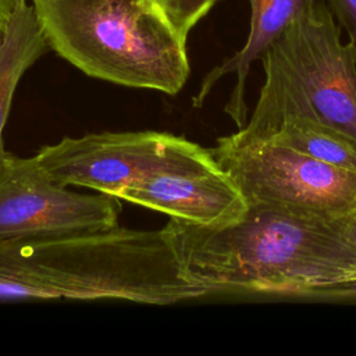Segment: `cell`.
Returning a JSON list of instances; mask_svg holds the SVG:
<instances>
[{
	"mask_svg": "<svg viewBox=\"0 0 356 356\" xmlns=\"http://www.w3.org/2000/svg\"><path fill=\"white\" fill-rule=\"evenodd\" d=\"M164 229L182 274L206 296L300 299L313 289L356 281V250L342 218L249 206L227 227L204 228L170 218Z\"/></svg>",
	"mask_w": 356,
	"mask_h": 356,
	"instance_id": "1",
	"label": "cell"
},
{
	"mask_svg": "<svg viewBox=\"0 0 356 356\" xmlns=\"http://www.w3.org/2000/svg\"><path fill=\"white\" fill-rule=\"evenodd\" d=\"M164 229L114 225L0 239V300L120 299L171 305L204 298Z\"/></svg>",
	"mask_w": 356,
	"mask_h": 356,
	"instance_id": "2",
	"label": "cell"
},
{
	"mask_svg": "<svg viewBox=\"0 0 356 356\" xmlns=\"http://www.w3.org/2000/svg\"><path fill=\"white\" fill-rule=\"evenodd\" d=\"M49 47L83 74L177 95L191 67L186 36L157 0H28Z\"/></svg>",
	"mask_w": 356,
	"mask_h": 356,
	"instance_id": "3",
	"label": "cell"
},
{
	"mask_svg": "<svg viewBox=\"0 0 356 356\" xmlns=\"http://www.w3.org/2000/svg\"><path fill=\"white\" fill-rule=\"evenodd\" d=\"M260 60L259 102L232 139H267L292 115L318 118L356 139V44L342 42L325 3L316 1L292 21Z\"/></svg>",
	"mask_w": 356,
	"mask_h": 356,
	"instance_id": "4",
	"label": "cell"
},
{
	"mask_svg": "<svg viewBox=\"0 0 356 356\" xmlns=\"http://www.w3.org/2000/svg\"><path fill=\"white\" fill-rule=\"evenodd\" d=\"M249 206L335 220L356 210V171L339 168L270 139L229 135L211 147Z\"/></svg>",
	"mask_w": 356,
	"mask_h": 356,
	"instance_id": "5",
	"label": "cell"
},
{
	"mask_svg": "<svg viewBox=\"0 0 356 356\" xmlns=\"http://www.w3.org/2000/svg\"><path fill=\"white\" fill-rule=\"evenodd\" d=\"M206 147L156 131L100 132L65 136L35 154L50 179L117 197L124 189L159 171L184 165Z\"/></svg>",
	"mask_w": 356,
	"mask_h": 356,
	"instance_id": "6",
	"label": "cell"
},
{
	"mask_svg": "<svg viewBox=\"0 0 356 356\" xmlns=\"http://www.w3.org/2000/svg\"><path fill=\"white\" fill-rule=\"evenodd\" d=\"M121 199L86 195L54 182L36 157L8 153L0 163V239L118 225Z\"/></svg>",
	"mask_w": 356,
	"mask_h": 356,
	"instance_id": "7",
	"label": "cell"
},
{
	"mask_svg": "<svg viewBox=\"0 0 356 356\" xmlns=\"http://www.w3.org/2000/svg\"><path fill=\"white\" fill-rule=\"evenodd\" d=\"M117 197L204 228L231 225L249 209L211 149L184 165L149 175L120 192Z\"/></svg>",
	"mask_w": 356,
	"mask_h": 356,
	"instance_id": "8",
	"label": "cell"
},
{
	"mask_svg": "<svg viewBox=\"0 0 356 356\" xmlns=\"http://www.w3.org/2000/svg\"><path fill=\"white\" fill-rule=\"evenodd\" d=\"M318 0H249L250 31L241 50L210 70L197 93L192 99L193 107H202L217 82L228 75H235L234 89L224 107L235 125L242 128L248 121V104L245 99L246 79L253 61L261 58L271 43L285 31V28L310 8Z\"/></svg>",
	"mask_w": 356,
	"mask_h": 356,
	"instance_id": "9",
	"label": "cell"
},
{
	"mask_svg": "<svg viewBox=\"0 0 356 356\" xmlns=\"http://www.w3.org/2000/svg\"><path fill=\"white\" fill-rule=\"evenodd\" d=\"M47 47L32 4L28 0H19L6 19L0 38V163L8 154L3 132L17 86Z\"/></svg>",
	"mask_w": 356,
	"mask_h": 356,
	"instance_id": "10",
	"label": "cell"
},
{
	"mask_svg": "<svg viewBox=\"0 0 356 356\" xmlns=\"http://www.w3.org/2000/svg\"><path fill=\"white\" fill-rule=\"evenodd\" d=\"M267 139L327 164L356 171V139L318 118L286 117Z\"/></svg>",
	"mask_w": 356,
	"mask_h": 356,
	"instance_id": "11",
	"label": "cell"
},
{
	"mask_svg": "<svg viewBox=\"0 0 356 356\" xmlns=\"http://www.w3.org/2000/svg\"><path fill=\"white\" fill-rule=\"evenodd\" d=\"M217 1L218 0H157L177 29L186 38Z\"/></svg>",
	"mask_w": 356,
	"mask_h": 356,
	"instance_id": "12",
	"label": "cell"
},
{
	"mask_svg": "<svg viewBox=\"0 0 356 356\" xmlns=\"http://www.w3.org/2000/svg\"><path fill=\"white\" fill-rule=\"evenodd\" d=\"M330 10L349 36V42L356 44V0H327Z\"/></svg>",
	"mask_w": 356,
	"mask_h": 356,
	"instance_id": "13",
	"label": "cell"
},
{
	"mask_svg": "<svg viewBox=\"0 0 356 356\" xmlns=\"http://www.w3.org/2000/svg\"><path fill=\"white\" fill-rule=\"evenodd\" d=\"M342 222H343L346 236L349 238L350 243L356 250V210L348 214L346 217H342Z\"/></svg>",
	"mask_w": 356,
	"mask_h": 356,
	"instance_id": "14",
	"label": "cell"
},
{
	"mask_svg": "<svg viewBox=\"0 0 356 356\" xmlns=\"http://www.w3.org/2000/svg\"><path fill=\"white\" fill-rule=\"evenodd\" d=\"M19 0H0V24H4L6 19L18 6Z\"/></svg>",
	"mask_w": 356,
	"mask_h": 356,
	"instance_id": "15",
	"label": "cell"
},
{
	"mask_svg": "<svg viewBox=\"0 0 356 356\" xmlns=\"http://www.w3.org/2000/svg\"><path fill=\"white\" fill-rule=\"evenodd\" d=\"M3 25H4V24H0V38H1V31H3Z\"/></svg>",
	"mask_w": 356,
	"mask_h": 356,
	"instance_id": "16",
	"label": "cell"
}]
</instances>
